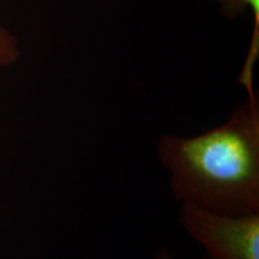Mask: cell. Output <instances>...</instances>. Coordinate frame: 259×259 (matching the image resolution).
Returning a JSON list of instances; mask_svg holds the SVG:
<instances>
[{"mask_svg":"<svg viewBox=\"0 0 259 259\" xmlns=\"http://www.w3.org/2000/svg\"><path fill=\"white\" fill-rule=\"evenodd\" d=\"M157 153L178 202L225 216L259 213L257 90L219 127L194 137L162 136Z\"/></svg>","mask_w":259,"mask_h":259,"instance_id":"obj_1","label":"cell"},{"mask_svg":"<svg viewBox=\"0 0 259 259\" xmlns=\"http://www.w3.org/2000/svg\"><path fill=\"white\" fill-rule=\"evenodd\" d=\"M179 221L210 259H259V213L225 216L183 204Z\"/></svg>","mask_w":259,"mask_h":259,"instance_id":"obj_2","label":"cell"},{"mask_svg":"<svg viewBox=\"0 0 259 259\" xmlns=\"http://www.w3.org/2000/svg\"><path fill=\"white\" fill-rule=\"evenodd\" d=\"M220 5L221 14L227 19H238L246 11H251L253 18V32H252L250 48L247 57L239 76L238 83L247 90V94L253 92V70L259 56V0H216Z\"/></svg>","mask_w":259,"mask_h":259,"instance_id":"obj_3","label":"cell"},{"mask_svg":"<svg viewBox=\"0 0 259 259\" xmlns=\"http://www.w3.org/2000/svg\"><path fill=\"white\" fill-rule=\"evenodd\" d=\"M21 58L17 37L0 21V67H10Z\"/></svg>","mask_w":259,"mask_h":259,"instance_id":"obj_4","label":"cell"},{"mask_svg":"<svg viewBox=\"0 0 259 259\" xmlns=\"http://www.w3.org/2000/svg\"><path fill=\"white\" fill-rule=\"evenodd\" d=\"M151 259H176V257L171 254V252L168 250V248L163 247V248H161V250L158 252H156V254H155ZM200 259H210V258L209 257H203Z\"/></svg>","mask_w":259,"mask_h":259,"instance_id":"obj_5","label":"cell"}]
</instances>
